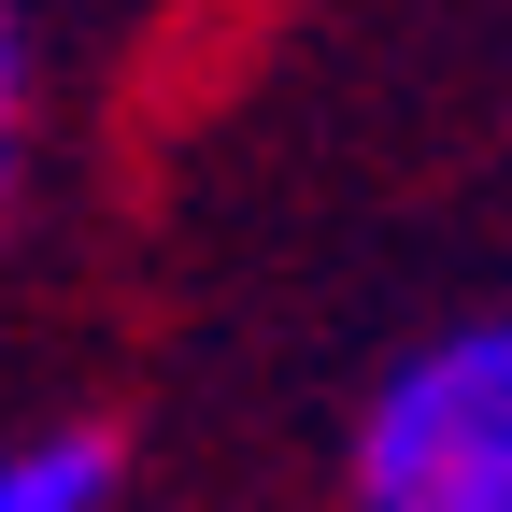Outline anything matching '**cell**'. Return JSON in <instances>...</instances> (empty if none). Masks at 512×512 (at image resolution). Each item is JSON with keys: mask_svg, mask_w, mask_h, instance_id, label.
Masks as SVG:
<instances>
[{"mask_svg": "<svg viewBox=\"0 0 512 512\" xmlns=\"http://www.w3.org/2000/svg\"><path fill=\"white\" fill-rule=\"evenodd\" d=\"M100 498H114V441L100 427H57V441L0 456V512H100Z\"/></svg>", "mask_w": 512, "mask_h": 512, "instance_id": "cell-2", "label": "cell"}, {"mask_svg": "<svg viewBox=\"0 0 512 512\" xmlns=\"http://www.w3.org/2000/svg\"><path fill=\"white\" fill-rule=\"evenodd\" d=\"M356 512H512V328H441L356 413Z\"/></svg>", "mask_w": 512, "mask_h": 512, "instance_id": "cell-1", "label": "cell"}, {"mask_svg": "<svg viewBox=\"0 0 512 512\" xmlns=\"http://www.w3.org/2000/svg\"><path fill=\"white\" fill-rule=\"evenodd\" d=\"M15 114H29V43H15V0H0V214H15Z\"/></svg>", "mask_w": 512, "mask_h": 512, "instance_id": "cell-3", "label": "cell"}]
</instances>
